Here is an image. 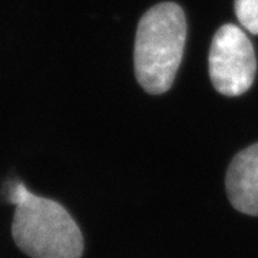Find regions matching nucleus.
Instances as JSON below:
<instances>
[{
    "label": "nucleus",
    "mask_w": 258,
    "mask_h": 258,
    "mask_svg": "<svg viewBox=\"0 0 258 258\" xmlns=\"http://www.w3.org/2000/svg\"><path fill=\"white\" fill-rule=\"evenodd\" d=\"M210 76L214 88L225 96L247 92L255 78L254 47L244 30L224 25L217 30L210 49Z\"/></svg>",
    "instance_id": "3"
},
{
    "label": "nucleus",
    "mask_w": 258,
    "mask_h": 258,
    "mask_svg": "<svg viewBox=\"0 0 258 258\" xmlns=\"http://www.w3.org/2000/svg\"><path fill=\"white\" fill-rule=\"evenodd\" d=\"M16 205L12 235L30 258H81L83 237L71 214L56 201L37 197L22 182L10 188Z\"/></svg>",
    "instance_id": "1"
},
{
    "label": "nucleus",
    "mask_w": 258,
    "mask_h": 258,
    "mask_svg": "<svg viewBox=\"0 0 258 258\" xmlns=\"http://www.w3.org/2000/svg\"><path fill=\"white\" fill-rule=\"evenodd\" d=\"M225 186L237 211L258 217V142L242 149L231 161Z\"/></svg>",
    "instance_id": "4"
},
{
    "label": "nucleus",
    "mask_w": 258,
    "mask_h": 258,
    "mask_svg": "<svg viewBox=\"0 0 258 258\" xmlns=\"http://www.w3.org/2000/svg\"><path fill=\"white\" fill-rule=\"evenodd\" d=\"M186 37L184 10L165 2L141 18L135 39V76L151 95L171 89L182 60Z\"/></svg>",
    "instance_id": "2"
},
{
    "label": "nucleus",
    "mask_w": 258,
    "mask_h": 258,
    "mask_svg": "<svg viewBox=\"0 0 258 258\" xmlns=\"http://www.w3.org/2000/svg\"><path fill=\"white\" fill-rule=\"evenodd\" d=\"M235 15L242 28L258 35V0H235Z\"/></svg>",
    "instance_id": "5"
}]
</instances>
